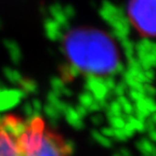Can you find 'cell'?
Instances as JSON below:
<instances>
[{
    "instance_id": "obj_3",
    "label": "cell",
    "mask_w": 156,
    "mask_h": 156,
    "mask_svg": "<svg viewBox=\"0 0 156 156\" xmlns=\"http://www.w3.org/2000/svg\"><path fill=\"white\" fill-rule=\"evenodd\" d=\"M128 13L142 35L156 37V0H130Z\"/></svg>"
},
{
    "instance_id": "obj_1",
    "label": "cell",
    "mask_w": 156,
    "mask_h": 156,
    "mask_svg": "<svg viewBox=\"0 0 156 156\" xmlns=\"http://www.w3.org/2000/svg\"><path fill=\"white\" fill-rule=\"evenodd\" d=\"M0 156H72V147L41 116H0Z\"/></svg>"
},
{
    "instance_id": "obj_2",
    "label": "cell",
    "mask_w": 156,
    "mask_h": 156,
    "mask_svg": "<svg viewBox=\"0 0 156 156\" xmlns=\"http://www.w3.org/2000/svg\"><path fill=\"white\" fill-rule=\"evenodd\" d=\"M67 50L77 63L95 71L111 69L117 61L112 40L93 29H77L72 33L67 40Z\"/></svg>"
}]
</instances>
